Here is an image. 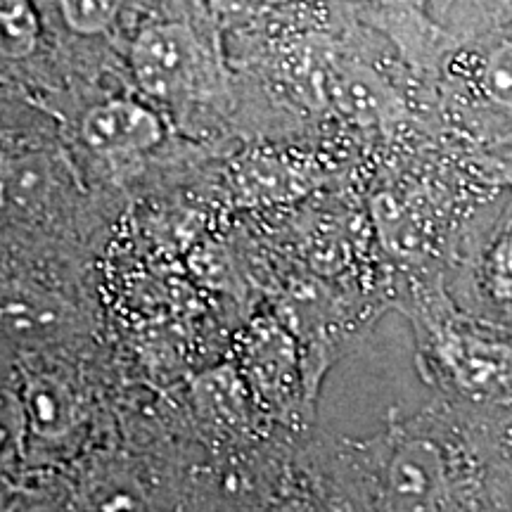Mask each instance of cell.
I'll use <instances>...</instances> for the list:
<instances>
[{
  "mask_svg": "<svg viewBox=\"0 0 512 512\" xmlns=\"http://www.w3.org/2000/svg\"><path fill=\"white\" fill-rule=\"evenodd\" d=\"M415 366L441 399L512 411V337L505 332L484 323H422Z\"/></svg>",
  "mask_w": 512,
  "mask_h": 512,
  "instance_id": "obj_2",
  "label": "cell"
},
{
  "mask_svg": "<svg viewBox=\"0 0 512 512\" xmlns=\"http://www.w3.org/2000/svg\"><path fill=\"white\" fill-rule=\"evenodd\" d=\"M76 337L79 313L67 299L24 280H0V344L22 358L64 349Z\"/></svg>",
  "mask_w": 512,
  "mask_h": 512,
  "instance_id": "obj_5",
  "label": "cell"
},
{
  "mask_svg": "<svg viewBox=\"0 0 512 512\" xmlns=\"http://www.w3.org/2000/svg\"><path fill=\"white\" fill-rule=\"evenodd\" d=\"M29 477L27 430H24L22 401L15 363H0V503L17 498L19 486Z\"/></svg>",
  "mask_w": 512,
  "mask_h": 512,
  "instance_id": "obj_9",
  "label": "cell"
},
{
  "mask_svg": "<svg viewBox=\"0 0 512 512\" xmlns=\"http://www.w3.org/2000/svg\"><path fill=\"white\" fill-rule=\"evenodd\" d=\"M41 36V22L29 0H0V53L27 57Z\"/></svg>",
  "mask_w": 512,
  "mask_h": 512,
  "instance_id": "obj_11",
  "label": "cell"
},
{
  "mask_svg": "<svg viewBox=\"0 0 512 512\" xmlns=\"http://www.w3.org/2000/svg\"><path fill=\"white\" fill-rule=\"evenodd\" d=\"M131 69L147 98L176 105L207 83V53L183 22H155L131 46Z\"/></svg>",
  "mask_w": 512,
  "mask_h": 512,
  "instance_id": "obj_4",
  "label": "cell"
},
{
  "mask_svg": "<svg viewBox=\"0 0 512 512\" xmlns=\"http://www.w3.org/2000/svg\"><path fill=\"white\" fill-rule=\"evenodd\" d=\"M43 503L29 512H155L152 479L136 456L114 446H91L72 463L38 472Z\"/></svg>",
  "mask_w": 512,
  "mask_h": 512,
  "instance_id": "obj_3",
  "label": "cell"
},
{
  "mask_svg": "<svg viewBox=\"0 0 512 512\" xmlns=\"http://www.w3.org/2000/svg\"><path fill=\"white\" fill-rule=\"evenodd\" d=\"M266 0H214V5L223 12H249L259 5H264Z\"/></svg>",
  "mask_w": 512,
  "mask_h": 512,
  "instance_id": "obj_14",
  "label": "cell"
},
{
  "mask_svg": "<svg viewBox=\"0 0 512 512\" xmlns=\"http://www.w3.org/2000/svg\"><path fill=\"white\" fill-rule=\"evenodd\" d=\"M484 325L512 337V221L491 240L479 268Z\"/></svg>",
  "mask_w": 512,
  "mask_h": 512,
  "instance_id": "obj_10",
  "label": "cell"
},
{
  "mask_svg": "<svg viewBox=\"0 0 512 512\" xmlns=\"http://www.w3.org/2000/svg\"><path fill=\"white\" fill-rule=\"evenodd\" d=\"M482 88L491 102L512 110V41L498 46L494 53L486 57L482 69Z\"/></svg>",
  "mask_w": 512,
  "mask_h": 512,
  "instance_id": "obj_13",
  "label": "cell"
},
{
  "mask_svg": "<svg viewBox=\"0 0 512 512\" xmlns=\"http://www.w3.org/2000/svg\"><path fill=\"white\" fill-rule=\"evenodd\" d=\"M81 138L95 155L128 159L155 150L164 140V124L145 102L112 98L86 112L81 121Z\"/></svg>",
  "mask_w": 512,
  "mask_h": 512,
  "instance_id": "obj_7",
  "label": "cell"
},
{
  "mask_svg": "<svg viewBox=\"0 0 512 512\" xmlns=\"http://www.w3.org/2000/svg\"><path fill=\"white\" fill-rule=\"evenodd\" d=\"M64 24L81 36L105 34L119 17L124 0H57Z\"/></svg>",
  "mask_w": 512,
  "mask_h": 512,
  "instance_id": "obj_12",
  "label": "cell"
},
{
  "mask_svg": "<svg viewBox=\"0 0 512 512\" xmlns=\"http://www.w3.org/2000/svg\"><path fill=\"white\" fill-rule=\"evenodd\" d=\"M240 377L249 394L273 418L302 415L306 394V370L294 356V347L278 330L259 332L247 342Z\"/></svg>",
  "mask_w": 512,
  "mask_h": 512,
  "instance_id": "obj_6",
  "label": "cell"
},
{
  "mask_svg": "<svg viewBox=\"0 0 512 512\" xmlns=\"http://www.w3.org/2000/svg\"><path fill=\"white\" fill-rule=\"evenodd\" d=\"M15 370L29 475L72 463L93 446L98 432L100 401L86 358H69L64 349H53L17 358Z\"/></svg>",
  "mask_w": 512,
  "mask_h": 512,
  "instance_id": "obj_1",
  "label": "cell"
},
{
  "mask_svg": "<svg viewBox=\"0 0 512 512\" xmlns=\"http://www.w3.org/2000/svg\"><path fill=\"white\" fill-rule=\"evenodd\" d=\"M57 178L41 155L0 157V216L34 219L48 209Z\"/></svg>",
  "mask_w": 512,
  "mask_h": 512,
  "instance_id": "obj_8",
  "label": "cell"
}]
</instances>
